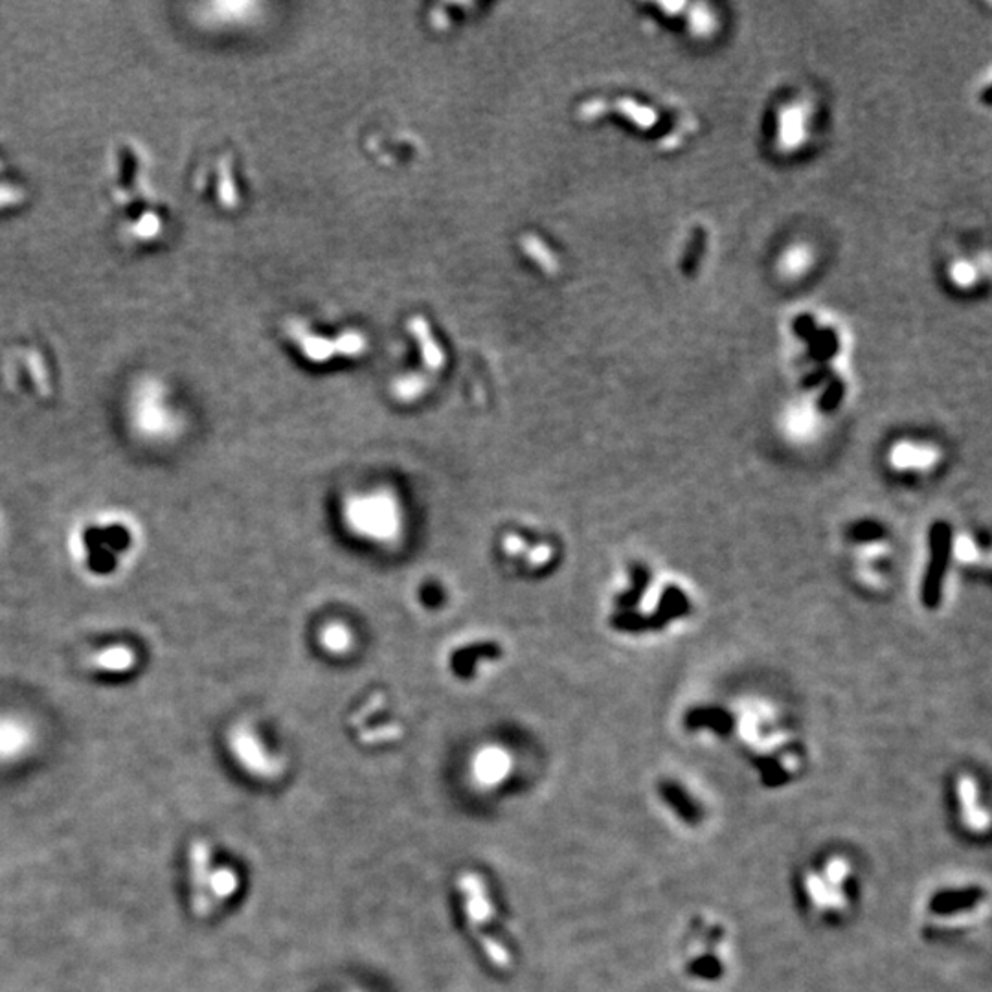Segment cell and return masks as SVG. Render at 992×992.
<instances>
[{
    "mask_svg": "<svg viewBox=\"0 0 992 992\" xmlns=\"http://www.w3.org/2000/svg\"><path fill=\"white\" fill-rule=\"evenodd\" d=\"M649 579H651L649 570L645 568V566H641V564L636 566V568L632 570V590L622 595V605H624V607H634V605H638V601L641 600V595L645 593V590H647Z\"/></svg>",
    "mask_w": 992,
    "mask_h": 992,
    "instance_id": "17",
    "label": "cell"
},
{
    "mask_svg": "<svg viewBox=\"0 0 992 992\" xmlns=\"http://www.w3.org/2000/svg\"><path fill=\"white\" fill-rule=\"evenodd\" d=\"M945 812L954 834L969 846H987L992 833L988 790L973 772H956L945 785Z\"/></svg>",
    "mask_w": 992,
    "mask_h": 992,
    "instance_id": "4",
    "label": "cell"
},
{
    "mask_svg": "<svg viewBox=\"0 0 992 992\" xmlns=\"http://www.w3.org/2000/svg\"><path fill=\"white\" fill-rule=\"evenodd\" d=\"M524 246H526V252H528L535 261H539L544 268H548V270L555 268V260H554V256L550 254L548 248H546L539 239L528 237V239H524Z\"/></svg>",
    "mask_w": 992,
    "mask_h": 992,
    "instance_id": "19",
    "label": "cell"
},
{
    "mask_svg": "<svg viewBox=\"0 0 992 992\" xmlns=\"http://www.w3.org/2000/svg\"><path fill=\"white\" fill-rule=\"evenodd\" d=\"M410 331H412L417 338H421V344H423L425 360H427L429 364H432V366L441 364L443 355H441L439 347L436 345V342L430 340V333H429V328H427V322H425V320H421V318H414V320H412V324H410Z\"/></svg>",
    "mask_w": 992,
    "mask_h": 992,
    "instance_id": "16",
    "label": "cell"
},
{
    "mask_svg": "<svg viewBox=\"0 0 992 992\" xmlns=\"http://www.w3.org/2000/svg\"><path fill=\"white\" fill-rule=\"evenodd\" d=\"M865 886L860 855L841 843H827L802 858L790 882L803 919L829 932L849 926L860 915Z\"/></svg>",
    "mask_w": 992,
    "mask_h": 992,
    "instance_id": "1",
    "label": "cell"
},
{
    "mask_svg": "<svg viewBox=\"0 0 992 992\" xmlns=\"http://www.w3.org/2000/svg\"><path fill=\"white\" fill-rule=\"evenodd\" d=\"M851 535L855 540L858 542H872V540H879L884 537V528L873 520H864V523H858L853 526Z\"/></svg>",
    "mask_w": 992,
    "mask_h": 992,
    "instance_id": "20",
    "label": "cell"
},
{
    "mask_svg": "<svg viewBox=\"0 0 992 992\" xmlns=\"http://www.w3.org/2000/svg\"><path fill=\"white\" fill-rule=\"evenodd\" d=\"M805 133V111L800 107L785 109L779 118V136L783 143H798Z\"/></svg>",
    "mask_w": 992,
    "mask_h": 992,
    "instance_id": "15",
    "label": "cell"
},
{
    "mask_svg": "<svg viewBox=\"0 0 992 992\" xmlns=\"http://www.w3.org/2000/svg\"><path fill=\"white\" fill-rule=\"evenodd\" d=\"M458 887L465 895V915L470 930L480 939V945L487 956V959L500 971H508L511 966V954L509 950L496 939L485 935L482 926L494 919V906L489 899V893L485 882L480 875L467 872L458 877Z\"/></svg>",
    "mask_w": 992,
    "mask_h": 992,
    "instance_id": "6",
    "label": "cell"
},
{
    "mask_svg": "<svg viewBox=\"0 0 992 992\" xmlns=\"http://www.w3.org/2000/svg\"><path fill=\"white\" fill-rule=\"evenodd\" d=\"M689 610V601H687V595L678 588V586H667L662 593L660 603H658V610L651 619V627L653 629H663L671 619L686 614Z\"/></svg>",
    "mask_w": 992,
    "mask_h": 992,
    "instance_id": "12",
    "label": "cell"
},
{
    "mask_svg": "<svg viewBox=\"0 0 992 992\" xmlns=\"http://www.w3.org/2000/svg\"><path fill=\"white\" fill-rule=\"evenodd\" d=\"M616 624L622 629H627V631H641V629L651 627V619L638 616V614H624V616H617Z\"/></svg>",
    "mask_w": 992,
    "mask_h": 992,
    "instance_id": "23",
    "label": "cell"
},
{
    "mask_svg": "<svg viewBox=\"0 0 992 992\" xmlns=\"http://www.w3.org/2000/svg\"><path fill=\"white\" fill-rule=\"evenodd\" d=\"M952 276H954L956 283L966 287V285H971L974 282V268L969 263H957L952 268Z\"/></svg>",
    "mask_w": 992,
    "mask_h": 992,
    "instance_id": "24",
    "label": "cell"
},
{
    "mask_svg": "<svg viewBox=\"0 0 992 992\" xmlns=\"http://www.w3.org/2000/svg\"><path fill=\"white\" fill-rule=\"evenodd\" d=\"M686 726L691 732L708 730L718 737H730L735 730V718L723 708H694L686 715Z\"/></svg>",
    "mask_w": 992,
    "mask_h": 992,
    "instance_id": "10",
    "label": "cell"
},
{
    "mask_svg": "<svg viewBox=\"0 0 992 992\" xmlns=\"http://www.w3.org/2000/svg\"><path fill=\"white\" fill-rule=\"evenodd\" d=\"M131 419L142 436L166 438L175 432L177 414L166 397V390L157 381L140 383L131 399Z\"/></svg>",
    "mask_w": 992,
    "mask_h": 992,
    "instance_id": "8",
    "label": "cell"
},
{
    "mask_svg": "<svg viewBox=\"0 0 992 992\" xmlns=\"http://www.w3.org/2000/svg\"><path fill=\"white\" fill-rule=\"evenodd\" d=\"M324 643H326V647L333 653L345 651L347 647H350V634H347V631L342 629V627H329L324 632Z\"/></svg>",
    "mask_w": 992,
    "mask_h": 992,
    "instance_id": "22",
    "label": "cell"
},
{
    "mask_svg": "<svg viewBox=\"0 0 992 992\" xmlns=\"http://www.w3.org/2000/svg\"><path fill=\"white\" fill-rule=\"evenodd\" d=\"M897 465H926L932 461V454L923 449H913V446H899L893 454Z\"/></svg>",
    "mask_w": 992,
    "mask_h": 992,
    "instance_id": "18",
    "label": "cell"
},
{
    "mask_svg": "<svg viewBox=\"0 0 992 992\" xmlns=\"http://www.w3.org/2000/svg\"><path fill=\"white\" fill-rule=\"evenodd\" d=\"M952 555V530L947 523H935L930 528V561L923 581V603L928 608H937L942 595L947 568Z\"/></svg>",
    "mask_w": 992,
    "mask_h": 992,
    "instance_id": "9",
    "label": "cell"
},
{
    "mask_svg": "<svg viewBox=\"0 0 992 992\" xmlns=\"http://www.w3.org/2000/svg\"><path fill=\"white\" fill-rule=\"evenodd\" d=\"M658 812L682 833H702L713 822L715 809L706 796L678 778H662L655 787Z\"/></svg>",
    "mask_w": 992,
    "mask_h": 992,
    "instance_id": "5",
    "label": "cell"
},
{
    "mask_svg": "<svg viewBox=\"0 0 992 992\" xmlns=\"http://www.w3.org/2000/svg\"><path fill=\"white\" fill-rule=\"evenodd\" d=\"M737 939L733 925L721 911H693L682 925L675 945V966L684 985L697 990L725 987L735 966Z\"/></svg>",
    "mask_w": 992,
    "mask_h": 992,
    "instance_id": "2",
    "label": "cell"
},
{
    "mask_svg": "<svg viewBox=\"0 0 992 992\" xmlns=\"http://www.w3.org/2000/svg\"><path fill=\"white\" fill-rule=\"evenodd\" d=\"M990 886L976 875L945 877L919 901V934L930 942H952L978 934L990 915Z\"/></svg>",
    "mask_w": 992,
    "mask_h": 992,
    "instance_id": "3",
    "label": "cell"
},
{
    "mask_svg": "<svg viewBox=\"0 0 992 992\" xmlns=\"http://www.w3.org/2000/svg\"><path fill=\"white\" fill-rule=\"evenodd\" d=\"M345 520L364 539L388 542L399 535L401 513L393 499L384 492L362 494L347 504Z\"/></svg>",
    "mask_w": 992,
    "mask_h": 992,
    "instance_id": "7",
    "label": "cell"
},
{
    "mask_svg": "<svg viewBox=\"0 0 992 992\" xmlns=\"http://www.w3.org/2000/svg\"><path fill=\"white\" fill-rule=\"evenodd\" d=\"M810 261H812V254L809 248L803 244H796V246H790L783 254L779 261V270L787 278H798L803 276L809 270Z\"/></svg>",
    "mask_w": 992,
    "mask_h": 992,
    "instance_id": "14",
    "label": "cell"
},
{
    "mask_svg": "<svg viewBox=\"0 0 992 992\" xmlns=\"http://www.w3.org/2000/svg\"><path fill=\"white\" fill-rule=\"evenodd\" d=\"M28 742L30 733L27 726L20 725L19 721H10V718L0 721V757L10 759L20 754V748H27Z\"/></svg>",
    "mask_w": 992,
    "mask_h": 992,
    "instance_id": "13",
    "label": "cell"
},
{
    "mask_svg": "<svg viewBox=\"0 0 992 992\" xmlns=\"http://www.w3.org/2000/svg\"><path fill=\"white\" fill-rule=\"evenodd\" d=\"M97 662H99L97 663L99 667H105V669H109V671H116V669L128 667L129 662H131V656H129V651H126V649H111V651H105Z\"/></svg>",
    "mask_w": 992,
    "mask_h": 992,
    "instance_id": "21",
    "label": "cell"
},
{
    "mask_svg": "<svg viewBox=\"0 0 992 992\" xmlns=\"http://www.w3.org/2000/svg\"><path fill=\"white\" fill-rule=\"evenodd\" d=\"M473 771H475L477 779H480L482 783H487V785L500 783L511 771L509 754H506L502 748H496V747L484 748L475 757Z\"/></svg>",
    "mask_w": 992,
    "mask_h": 992,
    "instance_id": "11",
    "label": "cell"
}]
</instances>
